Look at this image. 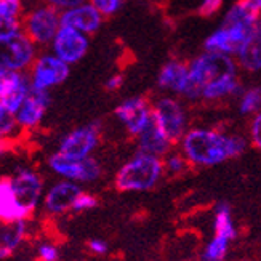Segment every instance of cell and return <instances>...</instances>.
Here are the masks:
<instances>
[{
  "mask_svg": "<svg viewBox=\"0 0 261 261\" xmlns=\"http://www.w3.org/2000/svg\"><path fill=\"white\" fill-rule=\"evenodd\" d=\"M241 69L250 74L261 72V19L252 34L250 40L247 42L244 50L236 58Z\"/></svg>",
  "mask_w": 261,
  "mask_h": 261,
  "instance_id": "obj_22",
  "label": "cell"
},
{
  "mask_svg": "<svg viewBox=\"0 0 261 261\" xmlns=\"http://www.w3.org/2000/svg\"><path fill=\"white\" fill-rule=\"evenodd\" d=\"M164 175L162 159L138 152L117 170L114 185L122 192H144L155 188Z\"/></svg>",
  "mask_w": 261,
  "mask_h": 261,
  "instance_id": "obj_4",
  "label": "cell"
},
{
  "mask_svg": "<svg viewBox=\"0 0 261 261\" xmlns=\"http://www.w3.org/2000/svg\"><path fill=\"white\" fill-rule=\"evenodd\" d=\"M99 140L101 125L99 122H93L88 125L77 127L64 135L56 152L69 159H88L98 147Z\"/></svg>",
  "mask_w": 261,
  "mask_h": 261,
  "instance_id": "obj_9",
  "label": "cell"
},
{
  "mask_svg": "<svg viewBox=\"0 0 261 261\" xmlns=\"http://www.w3.org/2000/svg\"><path fill=\"white\" fill-rule=\"evenodd\" d=\"M31 79L15 71L0 69V105L16 114L31 93Z\"/></svg>",
  "mask_w": 261,
  "mask_h": 261,
  "instance_id": "obj_14",
  "label": "cell"
},
{
  "mask_svg": "<svg viewBox=\"0 0 261 261\" xmlns=\"http://www.w3.org/2000/svg\"><path fill=\"white\" fill-rule=\"evenodd\" d=\"M164 170H165V175H172V176H176V175H183L186 173V170L191 167L188 159L185 157V154L181 151H172L168 152L164 159Z\"/></svg>",
  "mask_w": 261,
  "mask_h": 261,
  "instance_id": "obj_27",
  "label": "cell"
},
{
  "mask_svg": "<svg viewBox=\"0 0 261 261\" xmlns=\"http://www.w3.org/2000/svg\"><path fill=\"white\" fill-rule=\"evenodd\" d=\"M29 234L28 220H19L13 223L0 221V261L13 256L15 252L24 242Z\"/></svg>",
  "mask_w": 261,
  "mask_h": 261,
  "instance_id": "obj_20",
  "label": "cell"
},
{
  "mask_svg": "<svg viewBox=\"0 0 261 261\" xmlns=\"http://www.w3.org/2000/svg\"><path fill=\"white\" fill-rule=\"evenodd\" d=\"M69 64L61 61L53 53H45L34 61L31 72V85L32 88L40 92H50V88L63 84L69 77Z\"/></svg>",
  "mask_w": 261,
  "mask_h": 261,
  "instance_id": "obj_10",
  "label": "cell"
},
{
  "mask_svg": "<svg viewBox=\"0 0 261 261\" xmlns=\"http://www.w3.org/2000/svg\"><path fill=\"white\" fill-rule=\"evenodd\" d=\"M189 84V66L186 61L172 58L168 60L159 71L157 85L162 92L185 96Z\"/></svg>",
  "mask_w": 261,
  "mask_h": 261,
  "instance_id": "obj_17",
  "label": "cell"
},
{
  "mask_svg": "<svg viewBox=\"0 0 261 261\" xmlns=\"http://www.w3.org/2000/svg\"><path fill=\"white\" fill-rule=\"evenodd\" d=\"M212 229L213 236H220L224 239H229L231 242L237 239V226L232 217V210L228 203H218L213 210L212 218Z\"/></svg>",
  "mask_w": 261,
  "mask_h": 261,
  "instance_id": "obj_23",
  "label": "cell"
},
{
  "mask_svg": "<svg viewBox=\"0 0 261 261\" xmlns=\"http://www.w3.org/2000/svg\"><path fill=\"white\" fill-rule=\"evenodd\" d=\"M87 248L93 255L103 256V255H106L109 252V244L105 239H99V237H93V239H90L87 242Z\"/></svg>",
  "mask_w": 261,
  "mask_h": 261,
  "instance_id": "obj_35",
  "label": "cell"
},
{
  "mask_svg": "<svg viewBox=\"0 0 261 261\" xmlns=\"http://www.w3.org/2000/svg\"><path fill=\"white\" fill-rule=\"evenodd\" d=\"M8 178L21 207L32 215L43 202L45 192L42 176L29 167H18Z\"/></svg>",
  "mask_w": 261,
  "mask_h": 261,
  "instance_id": "obj_8",
  "label": "cell"
},
{
  "mask_svg": "<svg viewBox=\"0 0 261 261\" xmlns=\"http://www.w3.org/2000/svg\"><path fill=\"white\" fill-rule=\"evenodd\" d=\"M248 140H250L253 147L261 151V111L250 120V125H248Z\"/></svg>",
  "mask_w": 261,
  "mask_h": 261,
  "instance_id": "obj_31",
  "label": "cell"
},
{
  "mask_svg": "<svg viewBox=\"0 0 261 261\" xmlns=\"http://www.w3.org/2000/svg\"><path fill=\"white\" fill-rule=\"evenodd\" d=\"M103 21H105V16L90 2H85L82 5L66 10L61 13V26L77 29L84 32L85 36L95 34L103 26Z\"/></svg>",
  "mask_w": 261,
  "mask_h": 261,
  "instance_id": "obj_18",
  "label": "cell"
},
{
  "mask_svg": "<svg viewBox=\"0 0 261 261\" xmlns=\"http://www.w3.org/2000/svg\"><path fill=\"white\" fill-rule=\"evenodd\" d=\"M82 192H84V189L77 183L60 179L58 183H55L47 192H45L42 205H43L45 212L50 215H55V217L72 213L75 202L79 197H81Z\"/></svg>",
  "mask_w": 261,
  "mask_h": 261,
  "instance_id": "obj_15",
  "label": "cell"
},
{
  "mask_svg": "<svg viewBox=\"0 0 261 261\" xmlns=\"http://www.w3.org/2000/svg\"><path fill=\"white\" fill-rule=\"evenodd\" d=\"M21 32L19 31V21L13 16H2L0 15V37H7L11 34Z\"/></svg>",
  "mask_w": 261,
  "mask_h": 261,
  "instance_id": "obj_33",
  "label": "cell"
},
{
  "mask_svg": "<svg viewBox=\"0 0 261 261\" xmlns=\"http://www.w3.org/2000/svg\"><path fill=\"white\" fill-rule=\"evenodd\" d=\"M223 4L224 0H199V4L196 7V13L203 18L215 16L223 8Z\"/></svg>",
  "mask_w": 261,
  "mask_h": 261,
  "instance_id": "obj_30",
  "label": "cell"
},
{
  "mask_svg": "<svg viewBox=\"0 0 261 261\" xmlns=\"http://www.w3.org/2000/svg\"><path fill=\"white\" fill-rule=\"evenodd\" d=\"M237 111L241 116L253 117L261 111V85L244 87L237 96Z\"/></svg>",
  "mask_w": 261,
  "mask_h": 261,
  "instance_id": "obj_24",
  "label": "cell"
},
{
  "mask_svg": "<svg viewBox=\"0 0 261 261\" xmlns=\"http://www.w3.org/2000/svg\"><path fill=\"white\" fill-rule=\"evenodd\" d=\"M250 2L256 7V10L259 11V13H261V0H250Z\"/></svg>",
  "mask_w": 261,
  "mask_h": 261,
  "instance_id": "obj_39",
  "label": "cell"
},
{
  "mask_svg": "<svg viewBox=\"0 0 261 261\" xmlns=\"http://www.w3.org/2000/svg\"><path fill=\"white\" fill-rule=\"evenodd\" d=\"M189 84L185 93L188 101L217 103L237 98L242 92L239 64L232 56L203 50L189 63Z\"/></svg>",
  "mask_w": 261,
  "mask_h": 261,
  "instance_id": "obj_1",
  "label": "cell"
},
{
  "mask_svg": "<svg viewBox=\"0 0 261 261\" xmlns=\"http://www.w3.org/2000/svg\"><path fill=\"white\" fill-rule=\"evenodd\" d=\"M21 128L16 122V116L11 111H8L4 105H0V140L13 143Z\"/></svg>",
  "mask_w": 261,
  "mask_h": 261,
  "instance_id": "obj_26",
  "label": "cell"
},
{
  "mask_svg": "<svg viewBox=\"0 0 261 261\" xmlns=\"http://www.w3.org/2000/svg\"><path fill=\"white\" fill-rule=\"evenodd\" d=\"M259 19L261 13L250 0H237L226 10L220 26L207 36L203 48L237 58L250 40Z\"/></svg>",
  "mask_w": 261,
  "mask_h": 261,
  "instance_id": "obj_3",
  "label": "cell"
},
{
  "mask_svg": "<svg viewBox=\"0 0 261 261\" xmlns=\"http://www.w3.org/2000/svg\"><path fill=\"white\" fill-rule=\"evenodd\" d=\"M242 135L210 127H194L179 141V151L191 167H215L242 155L247 149Z\"/></svg>",
  "mask_w": 261,
  "mask_h": 261,
  "instance_id": "obj_2",
  "label": "cell"
},
{
  "mask_svg": "<svg viewBox=\"0 0 261 261\" xmlns=\"http://www.w3.org/2000/svg\"><path fill=\"white\" fill-rule=\"evenodd\" d=\"M21 0H0V15L2 16H13L19 13Z\"/></svg>",
  "mask_w": 261,
  "mask_h": 261,
  "instance_id": "obj_34",
  "label": "cell"
},
{
  "mask_svg": "<svg viewBox=\"0 0 261 261\" xmlns=\"http://www.w3.org/2000/svg\"><path fill=\"white\" fill-rule=\"evenodd\" d=\"M11 147H13V143H10V141H2V140H0V157L5 155L7 152H10Z\"/></svg>",
  "mask_w": 261,
  "mask_h": 261,
  "instance_id": "obj_38",
  "label": "cell"
},
{
  "mask_svg": "<svg viewBox=\"0 0 261 261\" xmlns=\"http://www.w3.org/2000/svg\"><path fill=\"white\" fill-rule=\"evenodd\" d=\"M88 47L90 40L84 32L67 26H61L51 42V53L71 66L84 58L88 51Z\"/></svg>",
  "mask_w": 261,
  "mask_h": 261,
  "instance_id": "obj_13",
  "label": "cell"
},
{
  "mask_svg": "<svg viewBox=\"0 0 261 261\" xmlns=\"http://www.w3.org/2000/svg\"><path fill=\"white\" fill-rule=\"evenodd\" d=\"M237 261H250V259H237Z\"/></svg>",
  "mask_w": 261,
  "mask_h": 261,
  "instance_id": "obj_40",
  "label": "cell"
},
{
  "mask_svg": "<svg viewBox=\"0 0 261 261\" xmlns=\"http://www.w3.org/2000/svg\"><path fill=\"white\" fill-rule=\"evenodd\" d=\"M61 28V15L58 10L45 5L31 11L24 22V34L37 45H48L53 42Z\"/></svg>",
  "mask_w": 261,
  "mask_h": 261,
  "instance_id": "obj_11",
  "label": "cell"
},
{
  "mask_svg": "<svg viewBox=\"0 0 261 261\" xmlns=\"http://www.w3.org/2000/svg\"><path fill=\"white\" fill-rule=\"evenodd\" d=\"M98 207V199L96 196L90 194V192H82L81 197L77 199L75 205H74V210L72 213H84V212H90Z\"/></svg>",
  "mask_w": 261,
  "mask_h": 261,
  "instance_id": "obj_32",
  "label": "cell"
},
{
  "mask_svg": "<svg viewBox=\"0 0 261 261\" xmlns=\"http://www.w3.org/2000/svg\"><path fill=\"white\" fill-rule=\"evenodd\" d=\"M36 61V43L24 32L0 37V69L21 72Z\"/></svg>",
  "mask_w": 261,
  "mask_h": 261,
  "instance_id": "obj_6",
  "label": "cell"
},
{
  "mask_svg": "<svg viewBox=\"0 0 261 261\" xmlns=\"http://www.w3.org/2000/svg\"><path fill=\"white\" fill-rule=\"evenodd\" d=\"M114 116L130 135L138 136L152 120V105L144 96L127 98L116 106Z\"/></svg>",
  "mask_w": 261,
  "mask_h": 261,
  "instance_id": "obj_12",
  "label": "cell"
},
{
  "mask_svg": "<svg viewBox=\"0 0 261 261\" xmlns=\"http://www.w3.org/2000/svg\"><path fill=\"white\" fill-rule=\"evenodd\" d=\"M48 167L50 170L58 175L61 179L72 181V183H93V181L99 179L103 170H101L99 162L95 157L88 159H69L64 157L58 152H55L48 159Z\"/></svg>",
  "mask_w": 261,
  "mask_h": 261,
  "instance_id": "obj_7",
  "label": "cell"
},
{
  "mask_svg": "<svg viewBox=\"0 0 261 261\" xmlns=\"http://www.w3.org/2000/svg\"><path fill=\"white\" fill-rule=\"evenodd\" d=\"M29 217L31 215L18 202L10 178L0 175V221L13 223L19 220H29Z\"/></svg>",
  "mask_w": 261,
  "mask_h": 261,
  "instance_id": "obj_21",
  "label": "cell"
},
{
  "mask_svg": "<svg viewBox=\"0 0 261 261\" xmlns=\"http://www.w3.org/2000/svg\"><path fill=\"white\" fill-rule=\"evenodd\" d=\"M45 2H47L50 7L56 8V10L66 11V10H71L74 7H79V5L85 4L87 0H45Z\"/></svg>",
  "mask_w": 261,
  "mask_h": 261,
  "instance_id": "obj_36",
  "label": "cell"
},
{
  "mask_svg": "<svg viewBox=\"0 0 261 261\" xmlns=\"http://www.w3.org/2000/svg\"><path fill=\"white\" fill-rule=\"evenodd\" d=\"M122 85H123V75H122V74H114V75H111V77L108 79V81H106V84H105V87H106L108 92H117V90L122 88Z\"/></svg>",
  "mask_w": 261,
  "mask_h": 261,
  "instance_id": "obj_37",
  "label": "cell"
},
{
  "mask_svg": "<svg viewBox=\"0 0 261 261\" xmlns=\"http://www.w3.org/2000/svg\"><path fill=\"white\" fill-rule=\"evenodd\" d=\"M136 138H138V152L164 159L168 152L173 151V143L154 122V119Z\"/></svg>",
  "mask_w": 261,
  "mask_h": 261,
  "instance_id": "obj_19",
  "label": "cell"
},
{
  "mask_svg": "<svg viewBox=\"0 0 261 261\" xmlns=\"http://www.w3.org/2000/svg\"><path fill=\"white\" fill-rule=\"evenodd\" d=\"M50 103H51L50 92H40V90L31 88L29 96L15 114L21 132L36 130L42 123L45 114H47Z\"/></svg>",
  "mask_w": 261,
  "mask_h": 261,
  "instance_id": "obj_16",
  "label": "cell"
},
{
  "mask_svg": "<svg viewBox=\"0 0 261 261\" xmlns=\"http://www.w3.org/2000/svg\"><path fill=\"white\" fill-rule=\"evenodd\" d=\"M152 119L173 144L183 140L189 130V117L185 105L175 96H161L152 103Z\"/></svg>",
  "mask_w": 261,
  "mask_h": 261,
  "instance_id": "obj_5",
  "label": "cell"
},
{
  "mask_svg": "<svg viewBox=\"0 0 261 261\" xmlns=\"http://www.w3.org/2000/svg\"><path fill=\"white\" fill-rule=\"evenodd\" d=\"M231 252V241L213 236L200 252V261H228Z\"/></svg>",
  "mask_w": 261,
  "mask_h": 261,
  "instance_id": "obj_25",
  "label": "cell"
},
{
  "mask_svg": "<svg viewBox=\"0 0 261 261\" xmlns=\"http://www.w3.org/2000/svg\"><path fill=\"white\" fill-rule=\"evenodd\" d=\"M90 4L103 16H112L123 7L125 0H90Z\"/></svg>",
  "mask_w": 261,
  "mask_h": 261,
  "instance_id": "obj_29",
  "label": "cell"
},
{
  "mask_svg": "<svg viewBox=\"0 0 261 261\" xmlns=\"http://www.w3.org/2000/svg\"><path fill=\"white\" fill-rule=\"evenodd\" d=\"M37 259L39 261H60L61 253L60 248L56 244L50 242V241H43L37 245Z\"/></svg>",
  "mask_w": 261,
  "mask_h": 261,
  "instance_id": "obj_28",
  "label": "cell"
}]
</instances>
